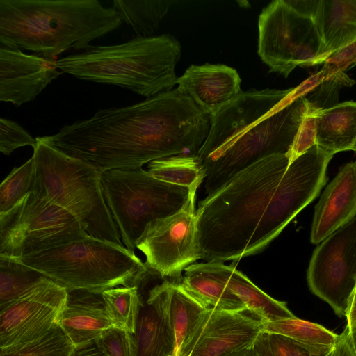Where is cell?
<instances>
[{"mask_svg": "<svg viewBox=\"0 0 356 356\" xmlns=\"http://www.w3.org/2000/svg\"><path fill=\"white\" fill-rule=\"evenodd\" d=\"M334 154L314 145L290 165L266 157L198 202L197 238L206 261H236L264 250L319 193Z\"/></svg>", "mask_w": 356, "mask_h": 356, "instance_id": "cell-1", "label": "cell"}, {"mask_svg": "<svg viewBox=\"0 0 356 356\" xmlns=\"http://www.w3.org/2000/svg\"><path fill=\"white\" fill-rule=\"evenodd\" d=\"M211 124L209 113L175 89L134 104L100 109L47 137L61 152L102 172L139 169L154 160L197 154Z\"/></svg>", "mask_w": 356, "mask_h": 356, "instance_id": "cell-2", "label": "cell"}, {"mask_svg": "<svg viewBox=\"0 0 356 356\" xmlns=\"http://www.w3.org/2000/svg\"><path fill=\"white\" fill-rule=\"evenodd\" d=\"M296 90L241 91L211 115L197 154L206 171L207 195L256 162L289 152L308 105L305 95L291 97Z\"/></svg>", "mask_w": 356, "mask_h": 356, "instance_id": "cell-3", "label": "cell"}, {"mask_svg": "<svg viewBox=\"0 0 356 356\" xmlns=\"http://www.w3.org/2000/svg\"><path fill=\"white\" fill-rule=\"evenodd\" d=\"M98 0H0V44L52 59L90 43L122 24Z\"/></svg>", "mask_w": 356, "mask_h": 356, "instance_id": "cell-4", "label": "cell"}, {"mask_svg": "<svg viewBox=\"0 0 356 356\" xmlns=\"http://www.w3.org/2000/svg\"><path fill=\"white\" fill-rule=\"evenodd\" d=\"M181 46L169 34L136 36L124 43L90 45L56 61L61 72L79 79L120 86L147 98L172 90Z\"/></svg>", "mask_w": 356, "mask_h": 356, "instance_id": "cell-5", "label": "cell"}, {"mask_svg": "<svg viewBox=\"0 0 356 356\" xmlns=\"http://www.w3.org/2000/svg\"><path fill=\"white\" fill-rule=\"evenodd\" d=\"M35 138L31 192L70 212L89 235L123 245L105 200L101 172L61 152L47 136Z\"/></svg>", "mask_w": 356, "mask_h": 356, "instance_id": "cell-6", "label": "cell"}, {"mask_svg": "<svg viewBox=\"0 0 356 356\" xmlns=\"http://www.w3.org/2000/svg\"><path fill=\"white\" fill-rule=\"evenodd\" d=\"M17 259L67 291L102 293L139 285L150 273L134 252L90 235Z\"/></svg>", "mask_w": 356, "mask_h": 356, "instance_id": "cell-7", "label": "cell"}, {"mask_svg": "<svg viewBox=\"0 0 356 356\" xmlns=\"http://www.w3.org/2000/svg\"><path fill=\"white\" fill-rule=\"evenodd\" d=\"M101 181L122 243L133 252L150 222L177 212L190 196L188 188L160 181L143 168L105 170Z\"/></svg>", "mask_w": 356, "mask_h": 356, "instance_id": "cell-8", "label": "cell"}, {"mask_svg": "<svg viewBox=\"0 0 356 356\" xmlns=\"http://www.w3.org/2000/svg\"><path fill=\"white\" fill-rule=\"evenodd\" d=\"M88 236L70 212L31 192L0 214V256L18 259Z\"/></svg>", "mask_w": 356, "mask_h": 356, "instance_id": "cell-9", "label": "cell"}, {"mask_svg": "<svg viewBox=\"0 0 356 356\" xmlns=\"http://www.w3.org/2000/svg\"><path fill=\"white\" fill-rule=\"evenodd\" d=\"M258 27V54L271 72L287 78L297 67L322 64L328 58L314 19L284 0H274L262 10Z\"/></svg>", "mask_w": 356, "mask_h": 356, "instance_id": "cell-10", "label": "cell"}, {"mask_svg": "<svg viewBox=\"0 0 356 356\" xmlns=\"http://www.w3.org/2000/svg\"><path fill=\"white\" fill-rule=\"evenodd\" d=\"M196 191H190L187 202L179 211L150 222L136 242V248L145 256L147 268L162 279L178 281L186 268L201 259Z\"/></svg>", "mask_w": 356, "mask_h": 356, "instance_id": "cell-11", "label": "cell"}, {"mask_svg": "<svg viewBox=\"0 0 356 356\" xmlns=\"http://www.w3.org/2000/svg\"><path fill=\"white\" fill-rule=\"evenodd\" d=\"M307 281L316 296L347 317L356 290V216L314 250Z\"/></svg>", "mask_w": 356, "mask_h": 356, "instance_id": "cell-12", "label": "cell"}, {"mask_svg": "<svg viewBox=\"0 0 356 356\" xmlns=\"http://www.w3.org/2000/svg\"><path fill=\"white\" fill-rule=\"evenodd\" d=\"M67 290L44 277L11 302L0 307V349L37 340L58 325Z\"/></svg>", "mask_w": 356, "mask_h": 356, "instance_id": "cell-13", "label": "cell"}, {"mask_svg": "<svg viewBox=\"0 0 356 356\" xmlns=\"http://www.w3.org/2000/svg\"><path fill=\"white\" fill-rule=\"evenodd\" d=\"M261 332L262 323L241 312L204 309L179 356H224L251 347Z\"/></svg>", "mask_w": 356, "mask_h": 356, "instance_id": "cell-14", "label": "cell"}, {"mask_svg": "<svg viewBox=\"0 0 356 356\" xmlns=\"http://www.w3.org/2000/svg\"><path fill=\"white\" fill-rule=\"evenodd\" d=\"M61 74L56 61L0 47V101L15 106L33 100Z\"/></svg>", "mask_w": 356, "mask_h": 356, "instance_id": "cell-15", "label": "cell"}, {"mask_svg": "<svg viewBox=\"0 0 356 356\" xmlns=\"http://www.w3.org/2000/svg\"><path fill=\"white\" fill-rule=\"evenodd\" d=\"M175 280H164L148 293L140 309L136 332L131 334L134 356H173L175 339L171 297Z\"/></svg>", "mask_w": 356, "mask_h": 356, "instance_id": "cell-16", "label": "cell"}, {"mask_svg": "<svg viewBox=\"0 0 356 356\" xmlns=\"http://www.w3.org/2000/svg\"><path fill=\"white\" fill-rule=\"evenodd\" d=\"M241 83L237 71L227 65H191L178 77L177 89L212 115L242 91Z\"/></svg>", "mask_w": 356, "mask_h": 356, "instance_id": "cell-17", "label": "cell"}, {"mask_svg": "<svg viewBox=\"0 0 356 356\" xmlns=\"http://www.w3.org/2000/svg\"><path fill=\"white\" fill-rule=\"evenodd\" d=\"M356 216V161L342 167L315 207L311 241L319 243Z\"/></svg>", "mask_w": 356, "mask_h": 356, "instance_id": "cell-18", "label": "cell"}, {"mask_svg": "<svg viewBox=\"0 0 356 356\" xmlns=\"http://www.w3.org/2000/svg\"><path fill=\"white\" fill-rule=\"evenodd\" d=\"M67 292L58 325L74 346L95 341L113 327L101 293L82 290Z\"/></svg>", "mask_w": 356, "mask_h": 356, "instance_id": "cell-19", "label": "cell"}, {"mask_svg": "<svg viewBox=\"0 0 356 356\" xmlns=\"http://www.w3.org/2000/svg\"><path fill=\"white\" fill-rule=\"evenodd\" d=\"M204 265L239 298L247 311L253 313L261 323L294 316L285 302L267 295L234 266L215 261H207Z\"/></svg>", "mask_w": 356, "mask_h": 356, "instance_id": "cell-20", "label": "cell"}, {"mask_svg": "<svg viewBox=\"0 0 356 356\" xmlns=\"http://www.w3.org/2000/svg\"><path fill=\"white\" fill-rule=\"evenodd\" d=\"M313 19L328 57L356 39V0H320Z\"/></svg>", "mask_w": 356, "mask_h": 356, "instance_id": "cell-21", "label": "cell"}, {"mask_svg": "<svg viewBox=\"0 0 356 356\" xmlns=\"http://www.w3.org/2000/svg\"><path fill=\"white\" fill-rule=\"evenodd\" d=\"M316 144L334 154L356 152V102L347 101L320 110L316 120Z\"/></svg>", "mask_w": 356, "mask_h": 356, "instance_id": "cell-22", "label": "cell"}, {"mask_svg": "<svg viewBox=\"0 0 356 356\" xmlns=\"http://www.w3.org/2000/svg\"><path fill=\"white\" fill-rule=\"evenodd\" d=\"M179 286L203 309L247 311L239 298L226 285L209 271L204 263L191 264L177 281Z\"/></svg>", "mask_w": 356, "mask_h": 356, "instance_id": "cell-23", "label": "cell"}, {"mask_svg": "<svg viewBox=\"0 0 356 356\" xmlns=\"http://www.w3.org/2000/svg\"><path fill=\"white\" fill-rule=\"evenodd\" d=\"M262 332L286 337L317 356H323L332 349L339 338V334L323 326L295 316L262 323Z\"/></svg>", "mask_w": 356, "mask_h": 356, "instance_id": "cell-24", "label": "cell"}, {"mask_svg": "<svg viewBox=\"0 0 356 356\" xmlns=\"http://www.w3.org/2000/svg\"><path fill=\"white\" fill-rule=\"evenodd\" d=\"M176 1L172 0H114L112 8L136 36L152 37Z\"/></svg>", "mask_w": 356, "mask_h": 356, "instance_id": "cell-25", "label": "cell"}, {"mask_svg": "<svg viewBox=\"0 0 356 356\" xmlns=\"http://www.w3.org/2000/svg\"><path fill=\"white\" fill-rule=\"evenodd\" d=\"M148 172L154 178L170 184L197 190L206 178V171L199 156L179 154L154 160L148 164Z\"/></svg>", "mask_w": 356, "mask_h": 356, "instance_id": "cell-26", "label": "cell"}, {"mask_svg": "<svg viewBox=\"0 0 356 356\" xmlns=\"http://www.w3.org/2000/svg\"><path fill=\"white\" fill-rule=\"evenodd\" d=\"M101 295L113 327L134 334L143 303L139 286H117Z\"/></svg>", "mask_w": 356, "mask_h": 356, "instance_id": "cell-27", "label": "cell"}, {"mask_svg": "<svg viewBox=\"0 0 356 356\" xmlns=\"http://www.w3.org/2000/svg\"><path fill=\"white\" fill-rule=\"evenodd\" d=\"M44 277L17 259L0 256V307L23 295Z\"/></svg>", "mask_w": 356, "mask_h": 356, "instance_id": "cell-28", "label": "cell"}, {"mask_svg": "<svg viewBox=\"0 0 356 356\" xmlns=\"http://www.w3.org/2000/svg\"><path fill=\"white\" fill-rule=\"evenodd\" d=\"M204 309L175 282L171 297V318L175 346L173 356H179L188 331Z\"/></svg>", "mask_w": 356, "mask_h": 356, "instance_id": "cell-29", "label": "cell"}, {"mask_svg": "<svg viewBox=\"0 0 356 356\" xmlns=\"http://www.w3.org/2000/svg\"><path fill=\"white\" fill-rule=\"evenodd\" d=\"M74 345L59 325L33 341L0 349V356H68Z\"/></svg>", "mask_w": 356, "mask_h": 356, "instance_id": "cell-30", "label": "cell"}, {"mask_svg": "<svg viewBox=\"0 0 356 356\" xmlns=\"http://www.w3.org/2000/svg\"><path fill=\"white\" fill-rule=\"evenodd\" d=\"M33 177L32 156L11 170L0 185V214L10 211L31 192Z\"/></svg>", "mask_w": 356, "mask_h": 356, "instance_id": "cell-31", "label": "cell"}, {"mask_svg": "<svg viewBox=\"0 0 356 356\" xmlns=\"http://www.w3.org/2000/svg\"><path fill=\"white\" fill-rule=\"evenodd\" d=\"M252 349L254 356H317L286 337L264 332L254 341Z\"/></svg>", "mask_w": 356, "mask_h": 356, "instance_id": "cell-32", "label": "cell"}, {"mask_svg": "<svg viewBox=\"0 0 356 356\" xmlns=\"http://www.w3.org/2000/svg\"><path fill=\"white\" fill-rule=\"evenodd\" d=\"M321 81L312 95L306 97L308 102L319 110L329 108L337 104L339 89L355 83L353 80L342 72L321 77Z\"/></svg>", "mask_w": 356, "mask_h": 356, "instance_id": "cell-33", "label": "cell"}, {"mask_svg": "<svg viewBox=\"0 0 356 356\" xmlns=\"http://www.w3.org/2000/svg\"><path fill=\"white\" fill-rule=\"evenodd\" d=\"M319 111L308 102L306 113L298 129L294 142L291 149L286 154L289 159V165L298 156L316 145V120Z\"/></svg>", "mask_w": 356, "mask_h": 356, "instance_id": "cell-34", "label": "cell"}, {"mask_svg": "<svg viewBox=\"0 0 356 356\" xmlns=\"http://www.w3.org/2000/svg\"><path fill=\"white\" fill-rule=\"evenodd\" d=\"M37 140L17 122L8 118L0 119V152L8 156L15 149L24 146L33 148Z\"/></svg>", "mask_w": 356, "mask_h": 356, "instance_id": "cell-35", "label": "cell"}, {"mask_svg": "<svg viewBox=\"0 0 356 356\" xmlns=\"http://www.w3.org/2000/svg\"><path fill=\"white\" fill-rule=\"evenodd\" d=\"M95 341L107 356H134L131 334L122 330L112 327Z\"/></svg>", "mask_w": 356, "mask_h": 356, "instance_id": "cell-36", "label": "cell"}, {"mask_svg": "<svg viewBox=\"0 0 356 356\" xmlns=\"http://www.w3.org/2000/svg\"><path fill=\"white\" fill-rule=\"evenodd\" d=\"M356 65V39L350 44L332 54L324 62L322 72L325 77L333 73L346 72Z\"/></svg>", "mask_w": 356, "mask_h": 356, "instance_id": "cell-37", "label": "cell"}, {"mask_svg": "<svg viewBox=\"0 0 356 356\" xmlns=\"http://www.w3.org/2000/svg\"><path fill=\"white\" fill-rule=\"evenodd\" d=\"M284 2L298 14L314 19L318 8V0H284Z\"/></svg>", "mask_w": 356, "mask_h": 356, "instance_id": "cell-38", "label": "cell"}, {"mask_svg": "<svg viewBox=\"0 0 356 356\" xmlns=\"http://www.w3.org/2000/svg\"><path fill=\"white\" fill-rule=\"evenodd\" d=\"M331 356H356L347 327L339 335Z\"/></svg>", "mask_w": 356, "mask_h": 356, "instance_id": "cell-39", "label": "cell"}, {"mask_svg": "<svg viewBox=\"0 0 356 356\" xmlns=\"http://www.w3.org/2000/svg\"><path fill=\"white\" fill-rule=\"evenodd\" d=\"M68 356H107L95 340L75 346Z\"/></svg>", "mask_w": 356, "mask_h": 356, "instance_id": "cell-40", "label": "cell"}, {"mask_svg": "<svg viewBox=\"0 0 356 356\" xmlns=\"http://www.w3.org/2000/svg\"><path fill=\"white\" fill-rule=\"evenodd\" d=\"M347 327L350 328L356 324V290L347 316Z\"/></svg>", "mask_w": 356, "mask_h": 356, "instance_id": "cell-41", "label": "cell"}, {"mask_svg": "<svg viewBox=\"0 0 356 356\" xmlns=\"http://www.w3.org/2000/svg\"><path fill=\"white\" fill-rule=\"evenodd\" d=\"M224 356H254L252 346L236 352L227 354Z\"/></svg>", "mask_w": 356, "mask_h": 356, "instance_id": "cell-42", "label": "cell"}, {"mask_svg": "<svg viewBox=\"0 0 356 356\" xmlns=\"http://www.w3.org/2000/svg\"><path fill=\"white\" fill-rule=\"evenodd\" d=\"M347 328L348 330L349 336L350 337L353 348L356 352V324L350 328Z\"/></svg>", "mask_w": 356, "mask_h": 356, "instance_id": "cell-43", "label": "cell"}, {"mask_svg": "<svg viewBox=\"0 0 356 356\" xmlns=\"http://www.w3.org/2000/svg\"><path fill=\"white\" fill-rule=\"evenodd\" d=\"M333 349V348H332ZM332 349H331L330 351H328L325 355L323 356H331L332 353Z\"/></svg>", "mask_w": 356, "mask_h": 356, "instance_id": "cell-44", "label": "cell"}]
</instances>
